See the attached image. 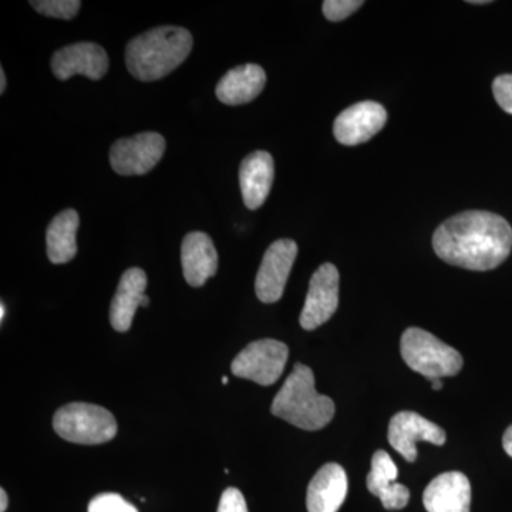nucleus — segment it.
Wrapping results in <instances>:
<instances>
[{
    "instance_id": "obj_1",
    "label": "nucleus",
    "mask_w": 512,
    "mask_h": 512,
    "mask_svg": "<svg viewBox=\"0 0 512 512\" xmlns=\"http://www.w3.org/2000/svg\"><path fill=\"white\" fill-rule=\"evenodd\" d=\"M433 248L447 264L468 271H491L510 255L512 228L493 212H461L436 229Z\"/></svg>"
},
{
    "instance_id": "obj_2",
    "label": "nucleus",
    "mask_w": 512,
    "mask_h": 512,
    "mask_svg": "<svg viewBox=\"0 0 512 512\" xmlns=\"http://www.w3.org/2000/svg\"><path fill=\"white\" fill-rule=\"evenodd\" d=\"M192 36L178 26H161L134 37L127 45L128 72L141 82H154L174 72L190 56Z\"/></svg>"
},
{
    "instance_id": "obj_3",
    "label": "nucleus",
    "mask_w": 512,
    "mask_h": 512,
    "mask_svg": "<svg viewBox=\"0 0 512 512\" xmlns=\"http://www.w3.org/2000/svg\"><path fill=\"white\" fill-rule=\"evenodd\" d=\"M271 413L292 426L318 431L335 416V403L315 389V376L308 366L296 363L291 375L272 402Z\"/></svg>"
},
{
    "instance_id": "obj_4",
    "label": "nucleus",
    "mask_w": 512,
    "mask_h": 512,
    "mask_svg": "<svg viewBox=\"0 0 512 512\" xmlns=\"http://www.w3.org/2000/svg\"><path fill=\"white\" fill-rule=\"evenodd\" d=\"M400 349L406 365L430 380L456 376L463 369L464 360L460 353L427 330L407 329Z\"/></svg>"
},
{
    "instance_id": "obj_5",
    "label": "nucleus",
    "mask_w": 512,
    "mask_h": 512,
    "mask_svg": "<svg viewBox=\"0 0 512 512\" xmlns=\"http://www.w3.org/2000/svg\"><path fill=\"white\" fill-rule=\"evenodd\" d=\"M53 427L63 440L74 444H103L117 434V421L103 407L89 403H70L57 410Z\"/></svg>"
},
{
    "instance_id": "obj_6",
    "label": "nucleus",
    "mask_w": 512,
    "mask_h": 512,
    "mask_svg": "<svg viewBox=\"0 0 512 512\" xmlns=\"http://www.w3.org/2000/svg\"><path fill=\"white\" fill-rule=\"evenodd\" d=\"M288 357L289 349L285 343L275 339L256 340L235 357L231 370L241 379L271 386L284 373Z\"/></svg>"
},
{
    "instance_id": "obj_7",
    "label": "nucleus",
    "mask_w": 512,
    "mask_h": 512,
    "mask_svg": "<svg viewBox=\"0 0 512 512\" xmlns=\"http://www.w3.org/2000/svg\"><path fill=\"white\" fill-rule=\"evenodd\" d=\"M165 153V140L158 133H141L121 138L110 150V163L117 174L144 175L150 173Z\"/></svg>"
},
{
    "instance_id": "obj_8",
    "label": "nucleus",
    "mask_w": 512,
    "mask_h": 512,
    "mask_svg": "<svg viewBox=\"0 0 512 512\" xmlns=\"http://www.w3.org/2000/svg\"><path fill=\"white\" fill-rule=\"evenodd\" d=\"M296 256L298 245L292 239H279L266 249L255 279V292L259 301L275 303L282 298Z\"/></svg>"
},
{
    "instance_id": "obj_9",
    "label": "nucleus",
    "mask_w": 512,
    "mask_h": 512,
    "mask_svg": "<svg viewBox=\"0 0 512 512\" xmlns=\"http://www.w3.org/2000/svg\"><path fill=\"white\" fill-rule=\"evenodd\" d=\"M339 306V271L335 265L323 264L313 274L303 306L301 326L305 330H315L328 322Z\"/></svg>"
},
{
    "instance_id": "obj_10",
    "label": "nucleus",
    "mask_w": 512,
    "mask_h": 512,
    "mask_svg": "<svg viewBox=\"0 0 512 512\" xmlns=\"http://www.w3.org/2000/svg\"><path fill=\"white\" fill-rule=\"evenodd\" d=\"M387 439L397 453L402 454L409 463H414L417 458L416 444L426 441L434 446H443L446 443V431L420 414L402 412L390 420Z\"/></svg>"
},
{
    "instance_id": "obj_11",
    "label": "nucleus",
    "mask_w": 512,
    "mask_h": 512,
    "mask_svg": "<svg viewBox=\"0 0 512 512\" xmlns=\"http://www.w3.org/2000/svg\"><path fill=\"white\" fill-rule=\"evenodd\" d=\"M387 113L376 101L353 104L336 117L333 134L343 146H359L375 137L384 127Z\"/></svg>"
},
{
    "instance_id": "obj_12",
    "label": "nucleus",
    "mask_w": 512,
    "mask_h": 512,
    "mask_svg": "<svg viewBox=\"0 0 512 512\" xmlns=\"http://www.w3.org/2000/svg\"><path fill=\"white\" fill-rule=\"evenodd\" d=\"M109 56L96 43L82 42L57 50L50 67L59 80H69L82 74L90 80H100L109 70Z\"/></svg>"
},
{
    "instance_id": "obj_13",
    "label": "nucleus",
    "mask_w": 512,
    "mask_h": 512,
    "mask_svg": "<svg viewBox=\"0 0 512 512\" xmlns=\"http://www.w3.org/2000/svg\"><path fill=\"white\" fill-rule=\"evenodd\" d=\"M423 504L427 512H470V481L458 471L440 474L427 485Z\"/></svg>"
},
{
    "instance_id": "obj_14",
    "label": "nucleus",
    "mask_w": 512,
    "mask_h": 512,
    "mask_svg": "<svg viewBox=\"0 0 512 512\" xmlns=\"http://www.w3.org/2000/svg\"><path fill=\"white\" fill-rule=\"evenodd\" d=\"M349 484L346 471L336 463L325 464L312 478L306 494L308 512H338L345 503Z\"/></svg>"
},
{
    "instance_id": "obj_15",
    "label": "nucleus",
    "mask_w": 512,
    "mask_h": 512,
    "mask_svg": "<svg viewBox=\"0 0 512 512\" xmlns=\"http://www.w3.org/2000/svg\"><path fill=\"white\" fill-rule=\"evenodd\" d=\"M181 264L185 281L192 288H200L217 274L218 252L205 232H190L181 247Z\"/></svg>"
},
{
    "instance_id": "obj_16",
    "label": "nucleus",
    "mask_w": 512,
    "mask_h": 512,
    "mask_svg": "<svg viewBox=\"0 0 512 512\" xmlns=\"http://www.w3.org/2000/svg\"><path fill=\"white\" fill-rule=\"evenodd\" d=\"M274 175V158L266 151H255L242 161L239 168V185L244 204L249 210H258L264 205L271 192Z\"/></svg>"
},
{
    "instance_id": "obj_17",
    "label": "nucleus",
    "mask_w": 512,
    "mask_h": 512,
    "mask_svg": "<svg viewBox=\"0 0 512 512\" xmlns=\"http://www.w3.org/2000/svg\"><path fill=\"white\" fill-rule=\"evenodd\" d=\"M399 470L386 451H376L372 470L367 476V490L380 498L386 510H402L409 504L410 491L406 485L396 483Z\"/></svg>"
},
{
    "instance_id": "obj_18",
    "label": "nucleus",
    "mask_w": 512,
    "mask_h": 512,
    "mask_svg": "<svg viewBox=\"0 0 512 512\" xmlns=\"http://www.w3.org/2000/svg\"><path fill=\"white\" fill-rule=\"evenodd\" d=\"M147 288V275L143 269L130 268L121 276L119 288L110 306L111 326L117 332H127L133 325L134 315L143 301Z\"/></svg>"
},
{
    "instance_id": "obj_19",
    "label": "nucleus",
    "mask_w": 512,
    "mask_h": 512,
    "mask_svg": "<svg viewBox=\"0 0 512 512\" xmlns=\"http://www.w3.org/2000/svg\"><path fill=\"white\" fill-rule=\"evenodd\" d=\"M265 70L258 64H244L229 70L218 83L215 94L227 106H241L255 100L264 90Z\"/></svg>"
},
{
    "instance_id": "obj_20",
    "label": "nucleus",
    "mask_w": 512,
    "mask_h": 512,
    "mask_svg": "<svg viewBox=\"0 0 512 512\" xmlns=\"http://www.w3.org/2000/svg\"><path fill=\"white\" fill-rule=\"evenodd\" d=\"M79 224V214L74 210L62 211L50 222L46 242L47 256L52 264H67L76 256Z\"/></svg>"
},
{
    "instance_id": "obj_21",
    "label": "nucleus",
    "mask_w": 512,
    "mask_h": 512,
    "mask_svg": "<svg viewBox=\"0 0 512 512\" xmlns=\"http://www.w3.org/2000/svg\"><path fill=\"white\" fill-rule=\"evenodd\" d=\"M30 5L40 15H45L47 18H56L70 20L79 13L82 2L79 0H32Z\"/></svg>"
},
{
    "instance_id": "obj_22",
    "label": "nucleus",
    "mask_w": 512,
    "mask_h": 512,
    "mask_svg": "<svg viewBox=\"0 0 512 512\" xmlns=\"http://www.w3.org/2000/svg\"><path fill=\"white\" fill-rule=\"evenodd\" d=\"M89 512H138L119 494L106 493L96 495L89 504Z\"/></svg>"
},
{
    "instance_id": "obj_23",
    "label": "nucleus",
    "mask_w": 512,
    "mask_h": 512,
    "mask_svg": "<svg viewBox=\"0 0 512 512\" xmlns=\"http://www.w3.org/2000/svg\"><path fill=\"white\" fill-rule=\"evenodd\" d=\"M362 0H326L323 2V13L330 22H340L362 8Z\"/></svg>"
},
{
    "instance_id": "obj_24",
    "label": "nucleus",
    "mask_w": 512,
    "mask_h": 512,
    "mask_svg": "<svg viewBox=\"0 0 512 512\" xmlns=\"http://www.w3.org/2000/svg\"><path fill=\"white\" fill-rule=\"evenodd\" d=\"M495 101L505 113L512 114V74H503L493 83Z\"/></svg>"
},
{
    "instance_id": "obj_25",
    "label": "nucleus",
    "mask_w": 512,
    "mask_h": 512,
    "mask_svg": "<svg viewBox=\"0 0 512 512\" xmlns=\"http://www.w3.org/2000/svg\"><path fill=\"white\" fill-rule=\"evenodd\" d=\"M218 512H248L247 501L237 488H227L221 495Z\"/></svg>"
},
{
    "instance_id": "obj_26",
    "label": "nucleus",
    "mask_w": 512,
    "mask_h": 512,
    "mask_svg": "<svg viewBox=\"0 0 512 512\" xmlns=\"http://www.w3.org/2000/svg\"><path fill=\"white\" fill-rule=\"evenodd\" d=\"M503 446L505 453L512 457V426L508 427L507 431L504 433Z\"/></svg>"
},
{
    "instance_id": "obj_27",
    "label": "nucleus",
    "mask_w": 512,
    "mask_h": 512,
    "mask_svg": "<svg viewBox=\"0 0 512 512\" xmlns=\"http://www.w3.org/2000/svg\"><path fill=\"white\" fill-rule=\"evenodd\" d=\"M8 510V494L6 491L0 490V512H6Z\"/></svg>"
},
{
    "instance_id": "obj_28",
    "label": "nucleus",
    "mask_w": 512,
    "mask_h": 512,
    "mask_svg": "<svg viewBox=\"0 0 512 512\" xmlns=\"http://www.w3.org/2000/svg\"><path fill=\"white\" fill-rule=\"evenodd\" d=\"M6 90V74L5 70H0V93H5Z\"/></svg>"
},
{
    "instance_id": "obj_29",
    "label": "nucleus",
    "mask_w": 512,
    "mask_h": 512,
    "mask_svg": "<svg viewBox=\"0 0 512 512\" xmlns=\"http://www.w3.org/2000/svg\"><path fill=\"white\" fill-rule=\"evenodd\" d=\"M431 386H433L434 390H441L443 389V382H441V380H433Z\"/></svg>"
},
{
    "instance_id": "obj_30",
    "label": "nucleus",
    "mask_w": 512,
    "mask_h": 512,
    "mask_svg": "<svg viewBox=\"0 0 512 512\" xmlns=\"http://www.w3.org/2000/svg\"><path fill=\"white\" fill-rule=\"evenodd\" d=\"M148 305H150V299H148L147 295H144L143 301H141L140 308H147Z\"/></svg>"
},
{
    "instance_id": "obj_31",
    "label": "nucleus",
    "mask_w": 512,
    "mask_h": 512,
    "mask_svg": "<svg viewBox=\"0 0 512 512\" xmlns=\"http://www.w3.org/2000/svg\"><path fill=\"white\" fill-rule=\"evenodd\" d=\"M0 319H2V322L3 319H5V303H2V305H0Z\"/></svg>"
},
{
    "instance_id": "obj_32",
    "label": "nucleus",
    "mask_w": 512,
    "mask_h": 512,
    "mask_svg": "<svg viewBox=\"0 0 512 512\" xmlns=\"http://www.w3.org/2000/svg\"><path fill=\"white\" fill-rule=\"evenodd\" d=\"M468 3H473V5H485V3H490V2H487V0H471V2H468Z\"/></svg>"
},
{
    "instance_id": "obj_33",
    "label": "nucleus",
    "mask_w": 512,
    "mask_h": 512,
    "mask_svg": "<svg viewBox=\"0 0 512 512\" xmlns=\"http://www.w3.org/2000/svg\"><path fill=\"white\" fill-rule=\"evenodd\" d=\"M228 382H229V379L227 376L222 377V384H225V386H227Z\"/></svg>"
}]
</instances>
